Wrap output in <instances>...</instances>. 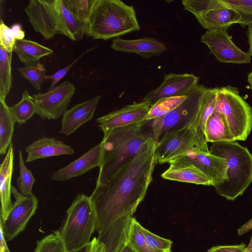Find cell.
<instances>
[{"mask_svg":"<svg viewBox=\"0 0 252 252\" xmlns=\"http://www.w3.org/2000/svg\"><path fill=\"white\" fill-rule=\"evenodd\" d=\"M151 137L137 155L120 167L104 184L96 186L90 198L99 235L120 218L132 216L144 199L157 162Z\"/></svg>","mask_w":252,"mask_h":252,"instance_id":"6da1fadb","label":"cell"},{"mask_svg":"<svg viewBox=\"0 0 252 252\" xmlns=\"http://www.w3.org/2000/svg\"><path fill=\"white\" fill-rule=\"evenodd\" d=\"M148 122L143 121L119 127L103 136L96 186L106 182L120 167L134 158L152 137L142 132V126Z\"/></svg>","mask_w":252,"mask_h":252,"instance_id":"7a4b0ae2","label":"cell"},{"mask_svg":"<svg viewBox=\"0 0 252 252\" xmlns=\"http://www.w3.org/2000/svg\"><path fill=\"white\" fill-rule=\"evenodd\" d=\"M140 30L133 6L121 0H96L86 35L107 40Z\"/></svg>","mask_w":252,"mask_h":252,"instance_id":"3957f363","label":"cell"},{"mask_svg":"<svg viewBox=\"0 0 252 252\" xmlns=\"http://www.w3.org/2000/svg\"><path fill=\"white\" fill-rule=\"evenodd\" d=\"M209 153L227 162V179L215 187L216 192L228 200H234L252 182V155L235 141L213 143Z\"/></svg>","mask_w":252,"mask_h":252,"instance_id":"277c9868","label":"cell"},{"mask_svg":"<svg viewBox=\"0 0 252 252\" xmlns=\"http://www.w3.org/2000/svg\"><path fill=\"white\" fill-rule=\"evenodd\" d=\"M96 215L90 196L78 194L66 212L63 222L58 230L67 252L88 246L96 230Z\"/></svg>","mask_w":252,"mask_h":252,"instance_id":"5b68a950","label":"cell"},{"mask_svg":"<svg viewBox=\"0 0 252 252\" xmlns=\"http://www.w3.org/2000/svg\"><path fill=\"white\" fill-rule=\"evenodd\" d=\"M214 111L224 116L236 141L247 139L252 129V107L239 94L237 88H218Z\"/></svg>","mask_w":252,"mask_h":252,"instance_id":"8992f818","label":"cell"},{"mask_svg":"<svg viewBox=\"0 0 252 252\" xmlns=\"http://www.w3.org/2000/svg\"><path fill=\"white\" fill-rule=\"evenodd\" d=\"M207 87L198 85L177 108L166 114L153 120V138L156 145L168 132L191 125L199 109Z\"/></svg>","mask_w":252,"mask_h":252,"instance_id":"52a82bcc","label":"cell"},{"mask_svg":"<svg viewBox=\"0 0 252 252\" xmlns=\"http://www.w3.org/2000/svg\"><path fill=\"white\" fill-rule=\"evenodd\" d=\"M193 151L209 152L207 144L200 140L193 127L188 125L166 133L155 145V154L157 162L163 164Z\"/></svg>","mask_w":252,"mask_h":252,"instance_id":"ba28073f","label":"cell"},{"mask_svg":"<svg viewBox=\"0 0 252 252\" xmlns=\"http://www.w3.org/2000/svg\"><path fill=\"white\" fill-rule=\"evenodd\" d=\"M25 12L34 31L45 39L57 34L63 35L57 0H31Z\"/></svg>","mask_w":252,"mask_h":252,"instance_id":"9c48e42d","label":"cell"},{"mask_svg":"<svg viewBox=\"0 0 252 252\" xmlns=\"http://www.w3.org/2000/svg\"><path fill=\"white\" fill-rule=\"evenodd\" d=\"M11 193L15 201L6 218L0 225L7 241H11L26 228L31 218L34 215L38 206V200L32 194L24 195L12 186Z\"/></svg>","mask_w":252,"mask_h":252,"instance_id":"30bf717a","label":"cell"},{"mask_svg":"<svg viewBox=\"0 0 252 252\" xmlns=\"http://www.w3.org/2000/svg\"><path fill=\"white\" fill-rule=\"evenodd\" d=\"M75 89L72 83L65 81L45 93L33 94L36 113L43 120L60 118L67 110Z\"/></svg>","mask_w":252,"mask_h":252,"instance_id":"8fae6325","label":"cell"},{"mask_svg":"<svg viewBox=\"0 0 252 252\" xmlns=\"http://www.w3.org/2000/svg\"><path fill=\"white\" fill-rule=\"evenodd\" d=\"M200 40L221 63L244 64L251 62V57L249 52L243 51L238 47L227 31H207L201 36Z\"/></svg>","mask_w":252,"mask_h":252,"instance_id":"7c38bea8","label":"cell"},{"mask_svg":"<svg viewBox=\"0 0 252 252\" xmlns=\"http://www.w3.org/2000/svg\"><path fill=\"white\" fill-rule=\"evenodd\" d=\"M172 161L193 165L209 178L211 185L214 187L222 184L227 179L226 159L209 152L191 151Z\"/></svg>","mask_w":252,"mask_h":252,"instance_id":"4fadbf2b","label":"cell"},{"mask_svg":"<svg viewBox=\"0 0 252 252\" xmlns=\"http://www.w3.org/2000/svg\"><path fill=\"white\" fill-rule=\"evenodd\" d=\"M199 79L190 73L166 74L160 85L148 92L143 101L151 106L163 98L186 95L198 85Z\"/></svg>","mask_w":252,"mask_h":252,"instance_id":"5bb4252c","label":"cell"},{"mask_svg":"<svg viewBox=\"0 0 252 252\" xmlns=\"http://www.w3.org/2000/svg\"><path fill=\"white\" fill-rule=\"evenodd\" d=\"M150 107L144 101L134 103L97 118L96 122L105 136L116 128L145 121Z\"/></svg>","mask_w":252,"mask_h":252,"instance_id":"9a60e30c","label":"cell"},{"mask_svg":"<svg viewBox=\"0 0 252 252\" xmlns=\"http://www.w3.org/2000/svg\"><path fill=\"white\" fill-rule=\"evenodd\" d=\"M102 146L101 142L92 148L79 158L55 172L51 176L55 181H65L80 176L101 164Z\"/></svg>","mask_w":252,"mask_h":252,"instance_id":"2e32d148","label":"cell"},{"mask_svg":"<svg viewBox=\"0 0 252 252\" xmlns=\"http://www.w3.org/2000/svg\"><path fill=\"white\" fill-rule=\"evenodd\" d=\"M101 97L96 95L66 110L62 116L59 133L68 136L92 120Z\"/></svg>","mask_w":252,"mask_h":252,"instance_id":"e0dca14e","label":"cell"},{"mask_svg":"<svg viewBox=\"0 0 252 252\" xmlns=\"http://www.w3.org/2000/svg\"><path fill=\"white\" fill-rule=\"evenodd\" d=\"M111 48L116 51L135 53L145 59L158 56L167 49L164 43L151 37L132 40L114 38Z\"/></svg>","mask_w":252,"mask_h":252,"instance_id":"ac0fdd59","label":"cell"},{"mask_svg":"<svg viewBox=\"0 0 252 252\" xmlns=\"http://www.w3.org/2000/svg\"><path fill=\"white\" fill-rule=\"evenodd\" d=\"M27 157L26 162L50 157L70 155L74 154L73 148L55 138L46 137L38 139L26 148Z\"/></svg>","mask_w":252,"mask_h":252,"instance_id":"d6986e66","label":"cell"},{"mask_svg":"<svg viewBox=\"0 0 252 252\" xmlns=\"http://www.w3.org/2000/svg\"><path fill=\"white\" fill-rule=\"evenodd\" d=\"M169 168L161 175L163 179L205 186L211 185L209 178L192 164L170 161Z\"/></svg>","mask_w":252,"mask_h":252,"instance_id":"ffe728a7","label":"cell"},{"mask_svg":"<svg viewBox=\"0 0 252 252\" xmlns=\"http://www.w3.org/2000/svg\"><path fill=\"white\" fill-rule=\"evenodd\" d=\"M14 150L12 143L9 146L6 155L0 164V219L4 220L12 207L11 200V179L13 170Z\"/></svg>","mask_w":252,"mask_h":252,"instance_id":"44dd1931","label":"cell"},{"mask_svg":"<svg viewBox=\"0 0 252 252\" xmlns=\"http://www.w3.org/2000/svg\"><path fill=\"white\" fill-rule=\"evenodd\" d=\"M196 18L202 27L207 31H227L231 25L239 22L241 16L234 9L227 7L210 10Z\"/></svg>","mask_w":252,"mask_h":252,"instance_id":"7402d4cb","label":"cell"},{"mask_svg":"<svg viewBox=\"0 0 252 252\" xmlns=\"http://www.w3.org/2000/svg\"><path fill=\"white\" fill-rule=\"evenodd\" d=\"M132 216L123 217L113 223L98 238L105 245V252H120L127 242Z\"/></svg>","mask_w":252,"mask_h":252,"instance_id":"603a6c76","label":"cell"},{"mask_svg":"<svg viewBox=\"0 0 252 252\" xmlns=\"http://www.w3.org/2000/svg\"><path fill=\"white\" fill-rule=\"evenodd\" d=\"M218 88H207L202 97L198 112L191 125L195 130L200 140L207 144L205 136V126L207 119L214 112Z\"/></svg>","mask_w":252,"mask_h":252,"instance_id":"cb8c5ba5","label":"cell"},{"mask_svg":"<svg viewBox=\"0 0 252 252\" xmlns=\"http://www.w3.org/2000/svg\"><path fill=\"white\" fill-rule=\"evenodd\" d=\"M205 136L207 142L213 143L236 141L224 116L215 111L206 123Z\"/></svg>","mask_w":252,"mask_h":252,"instance_id":"d4e9b609","label":"cell"},{"mask_svg":"<svg viewBox=\"0 0 252 252\" xmlns=\"http://www.w3.org/2000/svg\"><path fill=\"white\" fill-rule=\"evenodd\" d=\"M13 50L25 65L36 64L40 59L53 53V50L29 39L16 40Z\"/></svg>","mask_w":252,"mask_h":252,"instance_id":"484cf974","label":"cell"},{"mask_svg":"<svg viewBox=\"0 0 252 252\" xmlns=\"http://www.w3.org/2000/svg\"><path fill=\"white\" fill-rule=\"evenodd\" d=\"M57 6L63 35L73 41L81 40L86 34L88 24L78 20L65 7L63 0H57Z\"/></svg>","mask_w":252,"mask_h":252,"instance_id":"4316f807","label":"cell"},{"mask_svg":"<svg viewBox=\"0 0 252 252\" xmlns=\"http://www.w3.org/2000/svg\"><path fill=\"white\" fill-rule=\"evenodd\" d=\"M15 121L5 100H0V154L4 155L12 143Z\"/></svg>","mask_w":252,"mask_h":252,"instance_id":"83f0119b","label":"cell"},{"mask_svg":"<svg viewBox=\"0 0 252 252\" xmlns=\"http://www.w3.org/2000/svg\"><path fill=\"white\" fill-rule=\"evenodd\" d=\"M9 111L15 122L20 125L25 123L36 113L35 104L27 90L22 93L20 101L9 107Z\"/></svg>","mask_w":252,"mask_h":252,"instance_id":"f1b7e54d","label":"cell"},{"mask_svg":"<svg viewBox=\"0 0 252 252\" xmlns=\"http://www.w3.org/2000/svg\"><path fill=\"white\" fill-rule=\"evenodd\" d=\"M12 53L0 47V100H5L12 84Z\"/></svg>","mask_w":252,"mask_h":252,"instance_id":"f546056e","label":"cell"},{"mask_svg":"<svg viewBox=\"0 0 252 252\" xmlns=\"http://www.w3.org/2000/svg\"><path fill=\"white\" fill-rule=\"evenodd\" d=\"M141 226L134 218H131L127 243L135 252H158L147 244L142 231Z\"/></svg>","mask_w":252,"mask_h":252,"instance_id":"4dcf8cb0","label":"cell"},{"mask_svg":"<svg viewBox=\"0 0 252 252\" xmlns=\"http://www.w3.org/2000/svg\"><path fill=\"white\" fill-rule=\"evenodd\" d=\"M187 95L165 98L159 100L150 107L145 121H149L161 117L179 106Z\"/></svg>","mask_w":252,"mask_h":252,"instance_id":"1f68e13d","label":"cell"},{"mask_svg":"<svg viewBox=\"0 0 252 252\" xmlns=\"http://www.w3.org/2000/svg\"><path fill=\"white\" fill-rule=\"evenodd\" d=\"M182 3L195 17L210 10L228 7L223 0H183Z\"/></svg>","mask_w":252,"mask_h":252,"instance_id":"d6a6232c","label":"cell"},{"mask_svg":"<svg viewBox=\"0 0 252 252\" xmlns=\"http://www.w3.org/2000/svg\"><path fill=\"white\" fill-rule=\"evenodd\" d=\"M21 76L28 80L37 91L41 89V85L46 79V69L39 62L32 65H25L18 68Z\"/></svg>","mask_w":252,"mask_h":252,"instance_id":"836d02e7","label":"cell"},{"mask_svg":"<svg viewBox=\"0 0 252 252\" xmlns=\"http://www.w3.org/2000/svg\"><path fill=\"white\" fill-rule=\"evenodd\" d=\"M96 0H63L67 9L78 20L87 23Z\"/></svg>","mask_w":252,"mask_h":252,"instance_id":"e575fe53","label":"cell"},{"mask_svg":"<svg viewBox=\"0 0 252 252\" xmlns=\"http://www.w3.org/2000/svg\"><path fill=\"white\" fill-rule=\"evenodd\" d=\"M34 252H67V251L58 230H56L37 241Z\"/></svg>","mask_w":252,"mask_h":252,"instance_id":"d590c367","label":"cell"},{"mask_svg":"<svg viewBox=\"0 0 252 252\" xmlns=\"http://www.w3.org/2000/svg\"><path fill=\"white\" fill-rule=\"evenodd\" d=\"M19 165L20 175L17 179V185L20 192L24 195L33 194L32 189L35 179L31 171L26 166L21 150L19 151Z\"/></svg>","mask_w":252,"mask_h":252,"instance_id":"8d00e7d4","label":"cell"},{"mask_svg":"<svg viewBox=\"0 0 252 252\" xmlns=\"http://www.w3.org/2000/svg\"><path fill=\"white\" fill-rule=\"evenodd\" d=\"M225 4L238 12L241 20L238 23L242 27L252 24V0H223Z\"/></svg>","mask_w":252,"mask_h":252,"instance_id":"74e56055","label":"cell"},{"mask_svg":"<svg viewBox=\"0 0 252 252\" xmlns=\"http://www.w3.org/2000/svg\"><path fill=\"white\" fill-rule=\"evenodd\" d=\"M141 230L148 245L158 252H171L172 242L158 236L141 226Z\"/></svg>","mask_w":252,"mask_h":252,"instance_id":"f35d334b","label":"cell"},{"mask_svg":"<svg viewBox=\"0 0 252 252\" xmlns=\"http://www.w3.org/2000/svg\"><path fill=\"white\" fill-rule=\"evenodd\" d=\"M16 40L11 28L5 25L1 20L0 25V47L3 48L8 53H12Z\"/></svg>","mask_w":252,"mask_h":252,"instance_id":"ab89813d","label":"cell"},{"mask_svg":"<svg viewBox=\"0 0 252 252\" xmlns=\"http://www.w3.org/2000/svg\"><path fill=\"white\" fill-rule=\"evenodd\" d=\"M95 47H93L88 49L87 50L84 52L79 57H78L75 60H74L71 63L68 64L67 66L58 70L55 73L50 75H47L46 79L52 80L51 84L49 87V90H51L55 87L56 85L59 82L68 72L72 66L85 54L88 53L89 52L95 49Z\"/></svg>","mask_w":252,"mask_h":252,"instance_id":"60d3db41","label":"cell"},{"mask_svg":"<svg viewBox=\"0 0 252 252\" xmlns=\"http://www.w3.org/2000/svg\"><path fill=\"white\" fill-rule=\"evenodd\" d=\"M246 245L243 243L234 245L214 246L209 249L207 252H245Z\"/></svg>","mask_w":252,"mask_h":252,"instance_id":"b9f144b4","label":"cell"},{"mask_svg":"<svg viewBox=\"0 0 252 252\" xmlns=\"http://www.w3.org/2000/svg\"><path fill=\"white\" fill-rule=\"evenodd\" d=\"M105 244L98 238L94 237L88 246V252H105Z\"/></svg>","mask_w":252,"mask_h":252,"instance_id":"7bdbcfd3","label":"cell"},{"mask_svg":"<svg viewBox=\"0 0 252 252\" xmlns=\"http://www.w3.org/2000/svg\"><path fill=\"white\" fill-rule=\"evenodd\" d=\"M252 229V218L241 226L238 230V234L241 235ZM245 252H252V235L250 243L247 246Z\"/></svg>","mask_w":252,"mask_h":252,"instance_id":"ee69618b","label":"cell"},{"mask_svg":"<svg viewBox=\"0 0 252 252\" xmlns=\"http://www.w3.org/2000/svg\"><path fill=\"white\" fill-rule=\"evenodd\" d=\"M10 28L14 32L16 40L24 39L25 32L22 30L20 24H14Z\"/></svg>","mask_w":252,"mask_h":252,"instance_id":"f6af8a7d","label":"cell"},{"mask_svg":"<svg viewBox=\"0 0 252 252\" xmlns=\"http://www.w3.org/2000/svg\"><path fill=\"white\" fill-rule=\"evenodd\" d=\"M1 226L0 225V252H10L6 244Z\"/></svg>","mask_w":252,"mask_h":252,"instance_id":"bcb514c9","label":"cell"},{"mask_svg":"<svg viewBox=\"0 0 252 252\" xmlns=\"http://www.w3.org/2000/svg\"><path fill=\"white\" fill-rule=\"evenodd\" d=\"M247 30V37L248 40L249 44V53L251 57H252V24L248 26Z\"/></svg>","mask_w":252,"mask_h":252,"instance_id":"7dc6e473","label":"cell"},{"mask_svg":"<svg viewBox=\"0 0 252 252\" xmlns=\"http://www.w3.org/2000/svg\"><path fill=\"white\" fill-rule=\"evenodd\" d=\"M120 252H135L130 245L127 243Z\"/></svg>","mask_w":252,"mask_h":252,"instance_id":"c3c4849f","label":"cell"},{"mask_svg":"<svg viewBox=\"0 0 252 252\" xmlns=\"http://www.w3.org/2000/svg\"><path fill=\"white\" fill-rule=\"evenodd\" d=\"M88 246H89V245L84 248H81V249L69 252H88Z\"/></svg>","mask_w":252,"mask_h":252,"instance_id":"681fc988","label":"cell"},{"mask_svg":"<svg viewBox=\"0 0 252 252\" xmlns=\"http://www.w3.org/2000/svg\"><path fill=\"white\" fill-rule=\"evenodd\" d=\"M248 81L251 86V89L252 91V70L249 74L248 76Z\"/></svg>","mask_w":252,"mask_h":252,"instance_id":"f907efd6","label":"cell"}]
</instances>
